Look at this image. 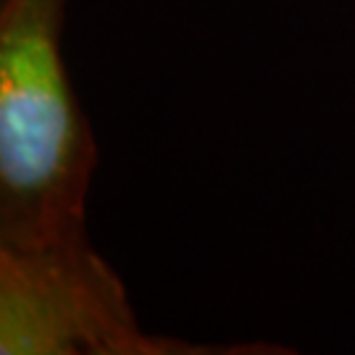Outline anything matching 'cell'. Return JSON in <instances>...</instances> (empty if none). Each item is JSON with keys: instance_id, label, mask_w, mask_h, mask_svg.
<instances>
[{"instance_id": "obj_2", "label": "cell", "mask_w": 355, "mask_h": 355, "mask_svg": "<svg viewBox=\"0 0 355 355\" xmlns=\"http://www.w3.org/2000/svg\"><path fill=\"white\" fill-rule=\"evenodd\" d=\"M3 355L282 353V347H200L142 331L127 287L87 234L35 248L0 245Z\"/></svg>"}, {"instance_id": "obj_1", "label": "cell", "mask_w": 355, "mask_h": 355, "mask_svg": "<svg viewBox=\"0 0 355 355\" xmlns=\"http://www.w3.org/2000/svg\"><path fill=\"white\" fill-rule=\"evenodd\" d=\"M69 0L0 3V245L87 234L98 142L61 53Z\"/></svg>"}]
</instances>
